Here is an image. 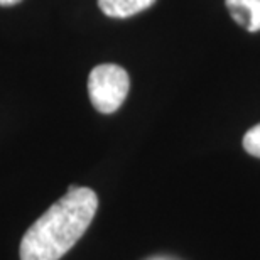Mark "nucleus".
I'll return each mask as SVG.
<instances>
[{
    "mask_svg": "<svg viewBox=\"0 0 260 260\" xmlns=\"http://www.w3.org/2000/svg\"><path fill=\"white\" fill-rule=\"evenodd\" d=\"M232 19L248 32L260 30V0H225Z\"/></svg>",
    "mask_w": 260,
    "mask_h": 260,
    "instance_id": "obj_3",
    "label": "nucleus"
},
{
    "mask_svg": "<svg viewBox=\"0 0 260 260\" xmlns=\"http://www.w3.org/2000/svg\"><path fill=\"white\" fill-rule=\"evenodd\" d=\"M155 0H98V7L113 19H127L154 5Z\"/></svg>",
    "mask_w": 260,
    "mask_h": 260,
    "instance_id": "obj_4",
    "label": "nucleus"
},
{
    "mask_svg": "<svg viewBox=\"0 0 260 260\" xmlns=\"http://www.w3.org/2000/svg\"><path fill=\"white\" fill-rule=\"evenodd\" d=\"M243 149L253 157H260V123L252 127L243 137Z\"/></svg>",
    "mask_w": 260,
    "mask_h": 260,
    "instance_id": "obj_5",
    "label": "nucleus"
},
{
    "mask_svg": "<svg viewBox=\"0 0 260 260\" xmlns=\"http://www.w3.org/2000/svg\"><path fill=\"white\" fill-rule=\"evenodd\" d=\"M98 210L90 188L70 186L66 194L38 218L20 242V260H59L85 235Z\"/></svg>",
    "mask_w": 260,
    "mask_h": 260,
    "instance_id": "obj_1",
    "label": "nucleus"
},
{
    "mask_svg": "<svg viewBox=\"0 0 260 260\" xmlns=\"http://www.w3.org/2000/svg\"><path fill=\"white\" fill-rule=\"evenodd\" d=\"M19 2H22V0H0V5L2 7H10V5H15Z\"/></svg>",
    "mask_w": 260,
    "mask_h": 260,
    "instance_id": "obj_6",
    "label": "nucleus"
},
{
    "mask_svg": "<svg viewBox=\"0 0 260 260\" xmlns=\"http://www.w3.org/2000/svg\"><path fill=\"white\" fill-rule=\"evenodd\" d=\"M128 88V73L118 64H98L88 76V95L100 113L117 112L125 102Z\"/></svg>",
    "mask_w": 260,
    "mask_h": 260,
    "instance_id": "obj_2",
    "label": "nucleus"
}]
</instances>
